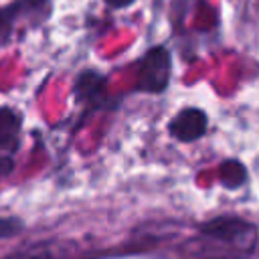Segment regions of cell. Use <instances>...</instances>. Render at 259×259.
I'll use <instances>...</instances> for the list:
<instances>
[{"mask_svg": "<svg viewBox=\"0 0 259 259\" xmlns=\"http://www.w3.org/2000/svg\"><path fill=\"white\" fill-rule=\"evenodd\" d=\"M170 81V55L166 49L156 47L142 59L138 73V89L146 93H160Z\"/></svg>", "mask_w": 259, "mask_h": 259, "instance_id": "7a4b0ae2", "label": "cell"}, {"mask_svg": "<svg viewBox=\"0 0 259 259\" xmlns=\"http://www.w3.org/2000/svg\"><path fill=\"white\" fill-rule=\"evenodd\" d=\"M168 130L180 142H194V140H198L206 132V113L196 109V107L182 109L170 121Z\"/></svg>", "mask_w": 259, "mask_h": 259, "instance_id": "3957f363", "label": "cell"}, {"mask_svg": "<svg viewBox=\"0 0 259 259\" xmlns=\"http://www.w3.org/2000/svg\"><path fill=\"white\" fill-rule=\"evenodd\" d=\"M22 231V223L14 217H0V239L14 237Z\"/></svg>", "mask_w": 259, "mask_h": 259, "instance_id": "ba28073f", "label": "cell"}, {"mask_svg": "<svg viewBox=\"0 0 259 259\" xmlns=\"http://www.w3.org/2000/svg\"><path fill=\"white\" fill-rule=\"evenodd\" d=\"M204 235H210L233 249H237L243 255H249L257 241V231L251 223L239 219V217H217L200 225L198 229Z\"/></svg>", "mask_w": 259, "mask_h": 259, "instance_id": "6da1fadb", "label": "cell"}, {"mask_svg": "<svg viewBox=\"0 0 259 259\" xmlns=\"http://www.w3.org/2000/svg\"><path fill=\"white\" fill-rule=\"evenodd\" d=\"M109 6H115V8H121V6H127V4H132L134 0H105Z\"/></svg>", "mask_w": 259, "mask_h": 259, "instance_id": "9c48e42d", "label": "cell"}, {"mask_svg": "<svg viewBox=\"0 0 259 259\" xmlns=\"http://www.w3.org/2000/svg\"><path fill=\"white\" fill-rule=\"evenodd\" d=\"M219 176H221V182L227 186V188H237L245 182L247 178V172H245V166L237 160H227L221 164L219 168Z\"/></svg>", "mask_w": 259, "mask_h": 259, "instance_id": "5b68a950", "label": "cell"}, {"mask_svg": "<svg viewBox=\"0 0 259 259\" xmlns=\"http://www.w3.org/2000/svg\"><path fill=\"white\" fill-rule=\"evenodd\" d=\"M101 87H103V77H99L97 73L93 71H85L79 79H77V87H75V93L79 99H95L99 93H101Z\"/></svg>", "mask_w": 259, "mask_h": 259, "instance_id": "277c9868", "label": "cell"}, {"mask_svg": "<svg viewBox=\"0 0 259 259\" xmlns=\"http://www.w3.org/2000/svg\"><path fill=\"white\" fill-rule=\"evenodd\" d=\"M18 130V115L12 109L0 107V142H8L10 138H14Z\"/></svg>", "mask_w": 259, "mask_h": 259, "instance_id": "8992f818", "label": "cell"}, {"mask_svg": "<svg viewBox=\"0 0 259 259\" xmlns=\"http://www.w3.org/2000/svg\"><path fill=\"white\" fill-rule=\"evenodd\" d=\"M6 259H55V255L47 247L36 245V247H30V249H22V251L6 257Z\"/></svg>", "mask_w": 259, "mask_h": 259, "instance_id": "52a82bcc", "label": "cell"}]
</instances>
